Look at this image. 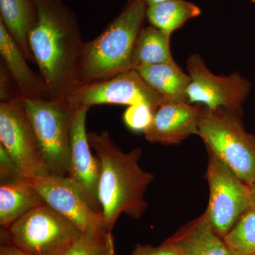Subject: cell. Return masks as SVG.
Instances as JSON below:
<instances>
[{
	"instance_id": "obj_1",
	"label": "cell",
	"mask_w": 255,
	"mask_h": 255,
	"mask_svg": "<svg viewBox=\"0 0 255 255\" xmlns=\"http://www.w3.org/2000/svg\"><path fill=\"white\" fill-rule=\"evenodd\" d=\"M34 24L28 45L50 100H65L78 87L77 73L82 48L76 16L62 0H33Z\"/></svg>"
},
{
	"instance_id": "obj_2",
	"label": "cell",
	"mask_w": 255,
	"mask_h": 255,
	"mask_svg": "<svg viewBox=\"0 0 255 255\" xmlns=\"http://www.w3.org/2000/svg\"><path fill=\"white\" fill-rule=\"evenodd\" d=\"M88 139L100 161L99 203L106 228L112 232L121 214L137 219L145 213V192L154 175L140 167V147L124 152L107 130L88 132Z\"/></svg>"
},
{
	"instance_id": "obj_3",
	"label": "cell",
	"mask_w": 255,
	"mask_h": 255,
	"mask_svg": "<svg viewBox=\"0 0 255 255\" xmlns=\"http://www.w3.org/2000/svg\"><path fill=\"white\" fill-rule=\"evenodd\" d=\"M147 8L144 0H129L97 38L85 43L77 73L78 87L132 70V52Z\"/></svg>"
},
{
	"instance_id": "obj_4",
	"label": "cell",
	"mask_w": 255,
	"mask_h": 255,
	"mask_svg": "<svg viewBox=\"0 0 255 255\" xmlns=\"http://www.w3.org/2000/svg\"><path fill=\"white\" fill-rule=\"evenodd\" d=\"M199 135L211 151L227 164L243 182L253 187L255 181V137L245 128L241 116L223 107L203 106Z\"/></svg>"
},
{
	"instance_id": "obj_5",
	"label": "cell",
	"mask_w": 255,
	"mask_h": 255,
	"mask_svg": "<svg viewBox=\"0 0 255 255\" xmlns=\"http://www.w3.org/2000/svg\"><path fill=\"white\" fill-rule=\"evenodd\" d=\"M1 245L34 255H63L81 230L46 202L31 209L8 229L1 228Z\"/></svg>"
},
{
	"instance_id": "obj_6",
	"label": "cell",
	"mask_w": 255,
	"mask_h": 255,
	"mask_svg": "<svg viewBox=\"0 0 255 255\" xmlns=\"http://www.w3.org/2000/svg\"><path fill=\"white\" fill-rule=\"evenodd\" d=\"M21 100L52 175L68 176L73 110L65 100Z\"/></svg>"
},
{
	"instance_id": "obj_7",
	"label": "cell",
	"mask_w": 255,
	"mask_h": 255,
	"mask_svg": "<svg viewBox=\"0 0 255 255\" xmlns=\"http://www.w3.org/2000/svg\"><path fill=\"white\" fill-rule=\"evenodd\" d=\"M208 153L210 198L205 213L214 231L223 238L251 204L253 190L217 156L210 150Z\"/></svg>"
},
{
	"instance_id": "obj_8",
	"label": "cell",
	"mask_w": 255,
	"mask_h": 255,
	"mask_svg": "<svg viewBox=\"0 0 255 255\" xmlns=\"http://www.w3.org/2000/svg\"><path fill=\"white\" fill-rule=\"evenodd\" d=\"M65 101L73 110L101 105H145L155 112L166 100L137 70H129L106 80L80 85Z\"/></svg>"
},
{
	"instance_id": "obj_9",
	"label": "cell",
	"mask_w": 255,
	"mask_h": 255,
	"mask_svg": "<svg viewBox=\"0 0 255 255\" xmlns=\"http://www.w3.org/2000/svg\"><path fill=\"white\" fill-rule=\"evenodd\" d=\"M0 145L26 179L52 175L41 155L21 97L0 102Z\"/></svg>"
},
{
	"instance_id": "obj_10",
	"label": "cell",
	"mask_w": 255,
	"mask_h": 255,
	"mask_svg": "<svg viewBox=\"0 0 255 255\" xmlns=\"http://www.w3.org/2000/svg\"><path fill=\"white\" fill-rule=\"evenodd\" d=\"M191 82L187 89L188 102L210 109L223 107L242 116L243 105L251 93L250 82L239 73L217 76L206 67L199 54L187 60Z\"/></svg>"
},
{
	"instance_id": "obj_11",
	"label": "cell",
	"mask_w": 255,
	"mask_h": 255,
	"mask_svg": "<svg viewBox=\"0 0 255 255\" xmlns=\"http://www.w3.org/2000/svg\"><path fill=\"white\" fill-rule=\"evenodd\" d=\"M50 207L75 223L82 233L109 232L103 214L95 211L86 196L70 177L50 175L30 179Z\"/></svg>"
},
{
	"instance_id": "obj_12",
	"label": "cell",
	"mask_w": 255,
	"mask_h": 255,
	"mask_svg": "<svg viewBox=\"0 0 255 255\" xmlns=\"http://www.w3.org/2000/svg\"><path fill=\"white\" fill-rule=\"evenodd\" d=\"M89 109L73 110L71 127L70 177L86 196L95 211L102 212L98 198L101 164L97 156L92 155L86 129Z\"/></svg>"
},
{
	"instance_id": "obj_13",
	"label": "cell",
	"mask_w": 255,
	"mask_h": 255,
	"mask_svg": "<svg viewBox=\"0 0 255 255\" xmlns=\"http://www.w3.org/2000/svg\"><path fill=\"white\" fill-rule=\"evenodd\" d=\"M202 105L164 101L154 112L153 119L144 132L150 142L172 145L191 135H199V122Z\"/></svg>"
},
{
	"instance_id": "obj_14",
	"label": "cell",
	"mask_w": 255,
	"mask_h": 255,
	"mask_svg": "<svg viewBox=\"0 0 255 255\" xmlns=\"http://www.w3.org/2000/svg\"><path fill=\"white\" fill-rule=\"evenodd\" d=\"M0 55L1 62L9 72L20 97L31 100H50L41 75L33 72L28 66L26 57L1 20Z\"/></svg>"
},
{
	"instance_id": "obj_15",
	"label": "cell",
	"mask_w": 255,
	"mask_h": 255,
	"mask_svg": "<svg viewBox=\"0 0 255 255\" xmlns=\"http://www.w3.org/2000/svg\"><path fill=\"white\" fill-rule=\"evenodd\" d=\"M167 240L179 248L182 255H228L231 253L223 238L214 231L205 212Z\"/></svg>"
},
{
	"instance_id": "obj_16",
	"label": "cell",
	"mask_w": 255,
	"mask_h": 255,
	"mask_svg": "<svg viewBox=\"0 0 255 255\" xmlns=\"http://www.w3.org/2000/svg\"><path fill=\"white\" fill-rule=\"evenodd\" d=\"M30 179L26 178L0 185V225L8 229L23 215L44 203Z\"/></svg>"
},
{
	"instance_id": "obj_17",
	"label": "cell",
	"mask_w": 255,
	"mask_h": 255,
	"mask_svg": "<svg viewBox=\"0 0 255 255\" xmlns=\"http://www.w3.org/2000/svg\"><path fill=\"white\" fill-rule=\"evenodd\" d=\"M135 70L152 88L163 96L165 100L189 103L187 92L191 78L177 63L145 65Z\"/></svg>"
},
{
	"instance_id": "obj_18",
	"label": "cell",
	"mask_w": 255,
	"mask_h": 255,
	"mask_svg": "<svg viewBox=\"0 0 255 255\" xmlns=\"http://www.w3.org/2000/svg\"><path fill=\"white\" fill-rule=\"evenodd\" d=\"M0 20L17 43L26 60L35 63L28 40V33L36 18L33 0H0Z\"/></svg>"
},
{
	"instance_id": "obj_19",
	"label": "cell",
	"mask_w": 255,
	"mask_h": 255,
	"mask_svg": "<svg viewBox=\"0 0 255 255\" xmlns=\"http://www.w3.org/2000/svg\"><path fill=\"white\" fill-rule=\"evenodd\" d=\"M171 34L150 25L139 32L132 55V70L145 65L175 63L170 50Z\"/></svg>"
},
{
	"instance_id": "obj_20",
	"label": "cell",
	"mask_w": 255,
	"mask_h": 255,
	"mask_svg": "<svg viewBox=\"0 0 255 255\" xmlns=\"http://www.w3.org/2000/svg\"><path fill=\"white\" fill-rule=\"evenodd\" d=\"M201 11L199 6L184 0H170L147 6L146 18L150 25L172 34L187 21L197 17Z\"/></svg>"
},
{
	"instance_id": "obj_21",
	"label": "cell",
	"mask_w": 255,
	"mask_h": 255,
	"mask_svg": "<svg viewBox=\"0 0 255 255\" xmlns=\"http://www.w3.org/2000/svg\"><path fill=\"white\" fill-rule=\"evenodd\" d=\"M223 240L233 254H255V193L253 191L251 204Z\"/></svg>"
},
{
	"instance_id": "obj_22",
	"label": "cell",
	"mask_w": 255,
	"mask_h": 255,
	"mask_svg": "<svg viewBox=\"0 0 255 255\" xmlns=\"http://www.w3.org/2000/svg\"><path fill=\"white\" fill-rule=\"evenodd\" d=\"M63 255H115L112 233H82Z\"/></svg>"
},
{
	"instance_id": "obj_23",
	"label": "cell",
	"mask_w": 255,
	"mask_h": 255,
	"mask_svg": "<svg viewBox=\"0 0 255 255\" xmlns=\"http://www.w3.org/2000/svg\"><path fill=\"white\" fill-rule=\"evenodd\" d=\"M153 115L154 111L148 106H129L124 112L123 120L132 131L144 132L152 123Z\"/></svg>"
},
{
	"instance_id": "obj_24",
	"label": "cell",
	"mask_w": 255,
	"mask_h": 255,
	"mask_svg": "<svg viewBox=\"0 0 255 255\" xmlns=\"http://www.w3.org/2000/svg\"><path fill=\"white\" fill-rule=\"evenodd\" d=\"M130 255H182L180 250L172 242L166 240L158 246L137 244Z\"/></svg>"
},
{
	"instance_id": "obj_25",
	"label": "cell",
	"mask_w": 255,
	"mask_h": 255,
	"mask_svg": "<svg viewBox=\"0 0 255 255\" xmlns=\"http://www.w3.org/2000/svg\"><path fill=\"white\" fill-rule=\"evenodd\" d=\"M24 178L2 145H0V183Z\"/></svg>"
},
{
	"instance_id": "obj_26",
	"label": "cell",
	"mask_w": 255,
	"mask_h": 255,
	"mask_svg": "<svg viewBox=\"0 0 255 255\" xmlns=\"http://www.w3.org/2000/svg\"><path fill=\"white\" fill-rule=\"evenodd\" d=\"M20 98L9 72L4 64L0 63V102H8Z\"/></svg>"
},
{
	"instance_id": "obj_27",
	"label": "cell",
	"mask_w": 255,
	"mask_h": 255,
	"mask_svg": "<svg viewBox=\"0 0 255 255\" xmlns=\"http://www.w3.org/2000/svg\"><path fill=\"white\" fill-rule=\"evenodd\" d=\"M0 255H34L28 254L24 252L19 251L17 248L10 245H1Z\"/></svg>"
},
{
	"instance_id": "obj_28",
	"label": "cell",
	"mask_w": 255,
	"mask_h": 255,
	"mask_svg": "<svg viewBox=\"0 0 255 255\" xmlns=\"http://www.w3.org/2000/svg\"><path fill=\"white\" fill-rule=\"evenodd\" d=\"M147 6H152L160 3L164 2V1H170V0H144Z\"/></svg>"
},
{
	"instance_id": "obj_29",
	"label": "cell",
	"mask_w": 255,
	"mask_h": 255,
	"mask_svg": "<svg viewBox=\"0 0 255 255\" xmlns=\"http://www.w3.org/2000/svg\"><path fill=\"white\" fill-rule=\"evenodd\" d=\"M253 189V192L255 193V181L254 184H253V187H251Z\"/></svg>"
},
{
	"instance_id": "obj_30",
	"label": "cell",
	"mask_w": 255,
	"mask_h": 255,
	"mask_svg": "<svg viewBox=\"0 0 255 255\" xmlns=\"http://www.w3.org/2000/svg\"><path fill=\"white\" fill-rule=\"evenodd\" d=\"M235 255V254H233V253H230V254H229V255Z\"/></svg>"
},
{
	"instance_id": "obj_31",
	"label": "cell",
	"mask_w": 255,
	"mask_h": 255,
	"mask_svg": "<svg viewBox=\"0 0 255 255\" xmlns=\"http://www.w3.org/2000/svg\"><path fill=\"white\" fill-rule=\"evenodd\" d=\"M251 1H253V2L255 3V0H251Z\"/></svg>"
},
{
	"instance_id": "obj_32",
	"label": "cell",
	"mask_w": 255,
	"mask_h": 255,
	"mask_svg": "<svg viewBox=\"0 0 255 255\" xmlns=\"http://www.w3.org/2000/svg\"><path fill=\"white\" fill-rule=\"evenodd\" d=\"M255 255V254H253V255Z\"/></svg>"
}]
</instances>
